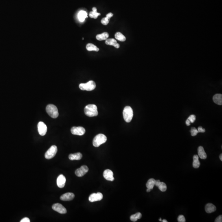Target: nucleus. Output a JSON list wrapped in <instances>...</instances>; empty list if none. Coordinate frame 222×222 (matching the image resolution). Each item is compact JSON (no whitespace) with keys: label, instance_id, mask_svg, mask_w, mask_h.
Listing matches in <instances>:
<instances>
[{"label":"nucleus","instance_id":"obj_1","mask_svg":"<svg viewBox=\"0 0 222 222\" xmlns=\"http://www.w3.org/2000/svg\"><path fill=\"white\" fill-rule=\"evenodd\" d=\"M84 113L89 117L97 116L98 114L97 107L94 104L87 105L84 108Z\"/></svg>","mask_w":222,"mask_h":222},{"label":"nucleus","instance_id":"obj_2","mask_svg":"<svg viewBox=\"0 0 222 222\" xmlns=\"http://www.w3.org/2000/svg\"><path fill=\"white\" fill-rule=\"evenodd\" d=\"M123 118L126 122L129 123L131 121L133 116V109L130 106H126L123 111Z\"/></svg>","mask_w":222,"mask_h":222},{"label":"nucleus","instance_id":"obj_3","mask_svg":"<svg viewBox=\"0 0 222 222\" xmlns=\"http://www.w3.org/2000/svg\"><path fill=\"white\" fill-rule=\"evenodd\" d=\"M107 140L106 136L102 134H99L94 138L92 144L95 147H99L100 145L106 142Z\"/></svg>","mask_w":222,"mask_h":222},{"label":"nucleus","instance_id":"obj_4","mask_svg":"<svg viewBox=\"0 0 222 222\" xmlns=\"http://www.w3.org/2000/svg\"><path fill=\"white\" fill-rule=\"evenodd\" d=\"M47 112L52 118H57L59 116V114L57 107L52 104H49L46 107Z\"/></svg>","mask_w":222,"mask_h":222},{"label":"nucleus","instance_id":"obj_5","mask_svg":"<svg viewBox=\"0 0 222 222\" xmlns=\"http://www.w3.org/2000/svg\"><path fill=\"white\" fill-rule=\"evenodd\" d=\"M79 87L81 90L91 91L96 88V83L93 81H90L86 83L80 84Z\"/></svg>","mask_w":222,"mask_h":222},{"label":"nucleus","instance_id":"obj_6","mask_svg":"<svg viewBox=\"0 0 222 222\" xmlns=\"http://www.w3.org/2000/svg\"><path fill=\"white\" fill-rule=\"evenodd\" d=\"M57 147L55 145H53L49 148L45 154V158L50 159L55 156L57 152Z\"/></svg>","mask_w":222,"mask_h":222},{"label":"nucleus","instance_id":"obj_7","mask_svg":"<svg viewBox=\"0 0 222 222\" xmlns=\"http://www.w3.org/2000/svg\"><path fill=\"white\" fill-rule=\"evenodd\" d=\"M85 129L82 127H73L71 129V132L73 135L81 136L85 133Z\"/></svg>","mask_w":222,"mask_h":222},{"label":"nucleus","instance_id":"obj_8","mask_svg":"<svg viewBox=\"0 0 222 222\" xmlns=\"http://www.w3.org/2000/svg\"><path fill=\"white\" fill-rule=\"evenodd\" d=\"M53 209L55 211L61 214H65L67 213V210L62 205L59 203L53 204L52 207Z\"/></svg>","mask_w":222,"mask_h":222},{"label":"nucleus","instance_id":"obj_9","mask_svg":"<svg viewBox=\"0 0 222 222\" xmlns=\"http://www.w3.org/2000/svg\"><path fill=\"white\" fill-rule=\"evenodd\" d=\"M38 132L40 135L44 136L47 132V126L45 123L43 122L40 121L38 124Z\"/></svg>","mask_w":222,"mask_h":222},{"label":"nucleus","instance_id":"obj_10","mask_svg":"<svg viewBox=\"0 0 222 222\" xmlns=\"http://www.w3.org/2000/svg\"><path fill=\"white\" fill-rule=\"evenodd\" d=\"M88 168L86 165H83L75 171V174L78 177H82L88 172Z\"/></svg>","mask_w":222,"mask_h":222},{"label":"nucleus","instance_id":"obj_11","mask_svg":"<svg viewBox=\"0 0 222 222\" xmlns=\"http://www.w3.org/2000/svg\"><path fill=\"white\" fill-rule=\"evenodd\" d=\"M103 198V195L100 192L92 193L89 197V201L90 202H94L102 200Z\"/></svg>","mask_w":222,"mask_h":222},{"label":"nucleus","instance_id":"obj_12","mask_svg":"<svg viewBox=\"0 0 222 222\" xmlns=\"http://www.w3.org/2000/svg\"><path fill=\"white\" fill-rule=\"evenodd\" d=\"M103 177L107 181H113L114 180L113 172L112 171L110 170H106L104 171Z\"/></svg>","mask_w":222,"mask_h":222},{"label":"nucleus","instance_id":"obj_13","mask_svg":"<svg viewBox=\"0 0 222 222\" xmlns=\"http://www.w3.org/2000/svg\"><path fill=\"white\" fill-rule=\"evenodd\" d=\"M66 177L63 174L60 175L57 179V184L60 188H63L65 186Z\"/></svg>","mask_w":222,"mask_h":222},{"label":"nucleus","instance_id":"obj_14","mask_svg":"<svg viewBox=\"0 0 222 222\" xmlns=\"http://www.w3.org/2000/svg\"><path fill=\"white\" fill-rule=\"evenodd\" d=\"M74 197H75V195L73 193L68 192L62 195L60 197V199L61 200L69 201L72 200L74 198Z\"/></svg>","mask_w":222,"mask_h":222},{"label":"nucleus","instance_id":"obj_15","mask_svg":"<svg viewBox=\"0 0 222 222\" xmlns=\"http://www.w3.org/2000/svg\"><path fill=\"white\" fill-rule=\"evenodd\" d=\"M105 44L107 45L113 46L116 48L118 49L120 47V45H119V44L117 43L116 40H115L114 39H113V38L107 39L105 41Z\"/></svg>","mask_w":222,"mask_h":222},{"label":"nucleus","instance_id":"obj_16","mask_svg":"<svg viewBox=\"0 0 222 222\" xmlns=\"http://www.w3.org/2000/svg\"><path fill=\"white\" fill-rule=\"evenodd\" d=\"M206 212L208 214L213 213L216 210V208L215 205L211 203H208L206 205L205 207Z\"/></svg>","mask_w":222,"mask_h":222},{"label":"nucleus","instance_id":"obj_17","mask_svg":"<svg viewBox=\"0 0 222 222\" xmlns=\"http://www.w3.org/2000/svg\"><path fill=\"white\" fill-rule=\"evenodd\" d=\"M198 156L201 159H205L207 158V154L205 152V150L203 147L201 146H200L198 148Z\"/></svg>","mask_w":222,"mask_h":222},{"label":"nucleus","instance_id":"obj_18","mask_svg":"<svg viewBox=\"0 0 222 222\" xmlns=\"http://www.w3.org/2000/svg\"><path fill=\"white\" fill-rule=\"evenodd\" d=\"M214 102L219 105H222V95L221 94H216L213 96Z\"/></svg>","mask_w":222,"mask_h":222},{"label":"nucleus","instance_id":"obj_19","mask_svg":"<svg viewBox=\"0 0 222 222\" xmlns=\"http://www.w3.org/2000/svg\"><path fill=\"white\" fill-rule=\"evenodd\" d=\"M82 157V155L81 153H77L74 154H70L69 155L70 160H80Z\"/></svg>","mask_w":222,"mask_h":222},{"label":"nucleus","instance_id":"obj_20","mask_svg":"<svg viewBox=\"0 0 222 222\" xmlns=\"http://www.w3.org/2000/svg\"><path fill=\"white\" fill-rule=\"evenodd\" d=\"M87 13L84 10L80 11L78 14V19L81 22H83L86 18L87 17Z\"/></svg>","mask_w":222,"mask_h":222},{"label":"nucleus","instance_id":"obj_21","mask_svg":"<svg viewBox=\"0 0 222 222\" xmlns=\"http://www.w3.org/2000/svg\"><path fill=\"white\" fill-rule=\"evenodd\" d=\"M109 35L108 33L107 32H104L102 33V34H98L96 36L97 40L99 41L102 40H106L109 37Z\"/></svg>","mask_w":222,"mask_h":222},{"label":"nucleus","instance_id":"obj_22","mask_svg":"<svg viewBox=\"0 0 222 222\" xmlns=\"http://www.w3.org/2000/svg\"><path fill=\"white\" fill-rule=\"evenodd\" d=\"M193 161L192 163L193 167L195 168H198L200 165V163L199 160V156L197 155H195L193 156Z\"/></svg>","mask_w":222,"mask_h":222},{"label":"nucleus","instance_id":"obj_23","mask_svg":"<svg viewBox=\"0 0 222 222\" xmlns=\"http://www.w3.org/2000/svg\"><path fill=\"white\" fill-rule=\"evenodd\" d=\"M86 49L88 51H94L98 52L99 51V49L96 46V45H95L94 44H91V43L88 44L86 45Z\"/></svg>","mask_w":222,"mask_h":222},{"label":"nucleus","instance_id":"obj_24","mask_svg":"<svg viewBox=\"0 0 222 222\" xmlns=\"http://www.w3.org/2000/svg\"><path fill=\"white\" fill-rule=\"evenodd\" d=\"M92 10V11L90 12L89 13V16L90 18L96 19L97 18L98 16L100 15V14L97 12V10L96 7H93Z\"/></svg>","mask_w":222,"mask_h":222},{"label":"nucleus","instance_id":"obj_25","mask_svg":"<svg viewBox=\"0 0 222 222\" xmlns=\"http://www.w3.org/2000/svg\"><path fill=\"white\" fill-rule=\"evenodd\" d=\"M155 180L154 179H150L148 180L146 184V186L147 188L152 190L153 189L154 186L155 185Z\"/></svg>","mask_w":222,"mask_h":222},{"label":"nucleus","instance_id":"obj_26","mask_svg":"<svg viewBox=\"0 0 222 222\" xmlns=\"http://www.w3.org/2000/svg\"><path fill=\"white\" fill-rule=\"evenodd\" d=\"M115 37L116 39L121 42H124L126 40V38L125 36L120 32H117L115 34Z\"/></svg>","mask_w":222,"mask_h":222},{"label":"nucleus","instance_id":"obj_27","mask_svg":"<svg viewBox=\"0 0 222 222\" xmlns=\"http://www.w3.org/2000/svg\"><path fill=\"white\" fill-rule=\"evenodd\" d=\"M142 214L140 212L136 213V214L132 215L130 217V219L133 222H136L138 219H140L142 218Z\"/></svg>","mask_w":222,"mask_h":222},{"label":"nucleus","instance_id":"obj_28","mask_svg":"<svg viewBox=\"0 0 222 222\" xmlns=\"http://www.w3.org/2000/svg\"><path fill=\"white\" fill-rule=\"evenodd\" d=\"M158 187L160 190L162 192H165V191H166V189H167L166 185L164 182H161L160 184L158 186Z\"/></svg>","mask_w":222,"mask_h":222},{"label":"nucleus","instance_id":"obj_29","mask_svg":"<svg viewBox=\"0 0 222 222\" xmlns=\"http://www.w3.org/2000/svg\"><path fill=\"white\" fill-rule=\"evenodd\" d=\"M190 133H191V135L192 136H195L199 132L195 127H192L191 128Z\"/></svg>","mask_w":222,"mask_h":222},{"label":"nucleus","instance_id":"obj_30","mask_svg":"<svg viewBox=\"0 0 222 222\" xmlns=\"http://www.w3.org/2000/svg\"><path fill=\"white\" fill-rule=\"evenodd\" d=\"M109 20H109V18L106 17L102 18V20L101 21V22L104 25H107L109 24Z\"/></svg>","mask_w":222,"mask_h":222},{"label":"nucleus","instance_id":"obj_31","mask_svg":"<svg viewBox=\"0 0 222 222\" xmlns=\"http://www.w3.org/2000/svg\"><path fill=\"white\" fill-rule=\"evenodd\" d=\"M188 119L190 121V123H193L196 120V116H195V115H193V114L189 116Z\"/></svg>","mask_w":222,"mask_h":222},{"label":"nucleus","instance_id":"obj_32","mask_svg":"<svg viewBox=\"0 0 222 222\" xmlns=\"http://www.w3.org/2000/svg\"><path fill=\"white\" fill-rule=\"evenodd\" d=\"M178 221L179 222H185L186 219L184 216L182 215H179L178 217Z\"/></svg>","mask_w":222,"mask_h":222},{"label":"nucleus","instance_id":"obj_33","mask_svg":"<svg viewBox=\"0 0 222 222\" xmlns=\"http://www.w3.org/2000/svg\"><path fill=\"white\" fill-rule=\"evenodd\" d=\"M215 222H222V216L220 215L218 217H217L215 220Z\"/></svg>","mask_w":222,"mask_h":222},{"label":"nucleus","instance_id":"obj_34","mask_svg":"<svg viewBox=\"0 0 222 222\" xmlns=\"http://www.w3.org/2000/svg\"><path fill=\"white\" fill-rule=\"evenodd\" d=\"M197 131H198L199 133H205V130L201 126L199 127Z\"/></svg>","mask_w":222,"mask_h":222},{"label":"nucleus","instance_id":"obj_35","mask_svg":"<svg viewBox=\"0 0 222 222\" xmlns=\"http://www.w3.org/2000/svg\"><path fill=\"white\" fill-rule=\"evenodd\" d=\"M30 219H29V218H27V217H25V218H23L20 221V222H30Z\"/></svg>","mask_w":222,"mask_h":222},{"label":"nucleus","instance_id":"obj_36","mask_svg":"<svg viewBox=\"0 0 222 222\" xmlns=\"http://www.w3.org/2000/svg\"><path fill=\"white\" fill-rule=\"evenodd\" d=\"M113 16V14H112V13H111V12H110V13H109L107 14V15H106V17L109 18V20H110V18H111Z\"/></svg>","mask_w":222,"mask_h":222},{"label":"nucleus","instance_id":"obj_37","mask_svg":"<svg viewBox=\"0 0 222 222\" xmlns=\"http://www.w3.org/2000/svg\"><path fill=\"white\" fill-rule=\"evenodd\" d=\"M160 183H161V182H160V180H157V181H155V186H157V187H158V186H159L160 184Z\"/></svg>","mask_w":222,"mask_h":222},{"label":"nucleus","instance_id":"obj_38","mask_svg":"<svg viewBox=\"0 0 222 222\" xmlns=\"http://www.w3.org/2000/svg\"><path fill=\"white\" fill-rule=\"evenodd\" d=\"M186 125H187V126H189V125H190V121L188 119H187V120H186Z\"/></svg>","mask_w":222,"mask_h":222},{"label":"nucleus","instance_id":"obj_39","mask_svg":"<svg viewBox=\"0 0 222 222\" xmlns=\"http://www.w3.org/2000/svg\"><path fill=\"white\" fill-rule=\"evenodd\" d=\"M219 158H220V159L221 161H222V154H221L220 155V156H219Z\"/></svg>","mask_w":222,"mask_h":222},{"label":"nucleus","instance_id":"obj_40","mask_svg":"<svg viewBox=\"0 0 222 222\" xmlns=\"http://www.w3.org/2000/svg\"><path fill=\"white\" fill-rule=\"evenodd\" d=\"M151 190H150V189H149V188H147V190H146V191H147V192H149L151 191Z\"/></svg>","mask_w":222,"mask_h":222},{"label":"nucleus","instance_id":"obj_41","mask_svg":"<svg viewBox=\"0 0 222 222\" xmlns=\"http://www.w3.org/2000/svg\"><path fill=\"white\" fill-rule=\"evenodd\" d=\"M162 222H168V221H167V220H162Z\"/></svg>","mask_w":222,"mask_h":222},{"label":"nucleus","instance_id":"obj_42","mask_svg":"<svg viewBox=\"0 0 222 222\" xmlns=\"http://www.w3.org/2000/svg\"><path fill=\"white\" fill-rule=\"evenodd\" d=\"M159 221H162L161 218H160V219H159Z\"/></svg>","mask_w":222,"mask_h":222}]
</instances>
